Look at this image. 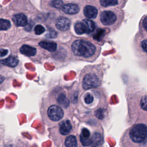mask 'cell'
<instances>
[{"instance_id": "23", "label": "cell", "mask_w": 147, "mask_h": 147, "mask_svg": "<svg viewBox=\"0 0 147 147\" xmlns=\"http://www.w3.org/2000/svg\"><path fill=\"white\" fill-rule=\"evenodd\" d=\"M84 101L85 102L86 104L87 105H90L91 104L93 101H94V97L93 96L90 94V93H87L85 95L84 98Z\"/></svg>"}, {"instance_id": "20", "label": "cell", "mask_w": 147, "mask_h": 147, "mask_svg": "<svg viewBox=\"0 0 147 147\" xmlns=\"http://www.w3.org/2000/svg\"><path fill=\"white\" fill-rule=\"evenodd\" d=\"M101 6L107 7L109 6H114L118 5V2L115 0H102L99 1Z\"/></svg>"}, {"instance_id": "1", "label": "cell", "mask_w": 147, "mask_h": 147, "mask_svg": "<svg viewBox=\"0 0 147 147\" xmlns=\"http://www.w3.org/2000/svg\"><path fill=\"white\" fill-rule=\"evenodd\" d=\"M71 49L75 56L83 59H91L98 53L95 44L83 39L74 41L71 44Z\"/></svg>"}, {"instance_id": "27", "label": "cell", "mask_w": 147, "mask_h": 147, "mask_svg": "<svg viewBox=\"0 0 147 147\" xmlns=\"http://www.w3.org/2000/svg\"><path fill=\"white\" fill-rule=\"evenodd\" d=\"M57 36V33L56 31L53 30H51L50 31L48 32V33L46 34V37L48 38H55L56 37V36Z\"/></svg>"}, {"instance_id": "26", "label": "cell", "mask_w": 147, "mask_h": 147, "mask_svg": "<svg viewBox=\"0 0 147 147\" xmlns=\"http://www.w3.org/2000/svg\"><path fill=\"white\" fill-rule=\"evenodd\" d=\"M140 47L142 51L147 53V38H145L141 41L140 43Z\"/></svg>"}, {"instance_id": "28", "label": "cell", "mask_w": 147, "mask_h": 147, "mask_svg": "<svg viewBox=\"0 0 147 147\" xmlns=\"http://www.w3.org/2000/svg\"><path fill=\"white\" fill-rule=\"evenodd\" d=\"M95 115L96 117L99 119H103L104 117V112L103 110L101 109H99L95 112Z\"/></svg>"}, {"instance_id": "25", "label": "cell", "mask_w": 147, "mask_h": 147, "mask_svg": "<svg viewBox=\"0 0 147 147\" xmlns=\"http://www.w3.org/2000/svg\"><path fill=\"white\" fill-rule=\"evenodd\" d=\"M63 1H53L51 2V5L56 8H61L63 6Z\"/></svg>"}, {"instance_id": "21", "label": "cell", "mask_w": 147, "mask_h": 147, "mask_svg": "<svg viewBox=\"0 0 147 147\" xmlns=\"http://www.w3.org/2000/svg\"><path fill=\"white\" fill-rule=\"evenodd\" d=\"M10 26L9 21L4 19H0V30H5L8 29Z\"/></svg>"}, {"instance_id": "7", "label": "cell", "mask_w": 147, "mask_h": 147, "mask_svg": "<svg viewBox=\"0 0 147 147\" xmlns=\"http://www.w3.org/2000/svg\"><path fill=\"white\" fill-rule=\"evenodd\" d=\"M61 10L63 13L67 14L74 15L78 14L79 12L80 7L76 3H69L63 5L61 7Z\"/></svg>"}, {"instance_id": "22", "label": "cell", "mask_w": 147, "mask_h": 147, "mask_svg": "<svg viewBox=\"0 0 147 147\" xmlns=\"http://www.w3.org/2000/svg\"><path fill=\"white\" fill-rule=\"evenodd\" d=\"M140 107L141 108L147 111V95L142 96L140 100Z\"/></svg>"}, {"instance_id": "4", "label": "cell", "mask_w": 147, "mask_h": 147, "mask_svg": "<svg viewBox=\"0 0 147 147\" xmlns=\"http://www.w3.org/2000/svg\"><path fill=\"white\" fill-rule=\"evenodd\" d=\"M99 20L103 25L110 26L117 22V16L112 10H103L99 15Z\"/></svg>"}, {"instance_id": "2", "label": "cell", "mask_w": 147, "mask_h": 147, "mask_svg": "<svg viewBox=\"0 0 147 147\" xmlns=\"http://www.w3.org/2000/svg\"><path fill=\"white\" fill-rule=\"evenodd\" d=\"M101 78L94 70L86 72L82 79V87L84 90H89L99 87L101 84Z\"/></svg>"}, {"instance_id": "15", "label": "cell", "mask_w": 147, "mask_h": 147, "mask_svg": "<svg viewBox=\"0 0 147 147\" xmlns=\"http://www.w3.org/2000/svg\"><path fill=\"white\" fill-rule=\"evenodd\" d=\"M39 45L49 52H54L57 48L56 43L52 41H41L39 42Z\"/></svg>"}, {"instance_id": "9", "label": "cell", "mask_w": 147, "mask_h": 147, "mask_svg": "<svg viewBox=\"0 0 147 147\" xmlns=\"http://www.w3.org/2000/svg\"><path fill=\"white\" fill-rule=\"evenodd\" d=\"M72 128L71 123L69 120L63 121L59 124V133L63 136L67 135L71 132Z\"/></svg>"}, {"instance_id": "13", "label": "cell", "mask_w": 147, "mask_h": 147, "mask_svg": "<svg viewBox=\"0 0 147 147\" xmlns=\"http://www.w3.org/2000/svg\"><path fill=\"white\" fill-rule=\"evenodd\" d=\"M20 52L27 56H34L36 53V49L31 46L28 45H23L20 48Z\"/></svg>"}, {"instance_id": "8", "label": "cell", "mask_w": 147, "mask_h": 147, "mask_svg": "<svg viewBox=\"0 0 147 147\" xmlns=\"http://www.w3.org/2000/svg\"><path fill=\"white\" fill-rule=\"evenodd\" d=\"M98 9L94 6L87 5L83 9V13L86 17L90 19L95 18L98 15Z\"/></svg>"}, {"instance_id": "12", "label": "cell", "mask_w": 147, "mask_h": 147, "mask_svg": "<svg viewBox=\"0 0 147 147\" xmlns=\"http://www.w3.org/2000/svg\"><path fill=\"white\" fill-rule=\"evenodd\" d=\"M74 30L75 33L79 35L87 33V29L83 20L77 21L74 24Z\"/></svg>"}, {"instance_id": "24", "label": "cell", "mask_w": 147, "mask_h": 147, "mask_svg": "<svg viewBox=\"0 0 147 147\" xmlns=\"http://www.w3.org/2000/svg\"><path fill=\"white\" fill-rule=\"evenodd\" d=\"M45 31L44 28L41 25H37L34 28V32L36 34H41Z\"/></svg>"}, {"instance_id": "14", "label": "cell", "mask_w": 147, "mask_h": 147, "mask_svg": "<svg viewBox=\"0 0 147 147\" xmlns=\"http://www.w3.org/2000/svg\"><path fill=\"white\" fill-rule=\"evenodd\" d=\"M0 63L3 65H5L9 67H14L17 65L18 63V60L16 57L10 56L6 59L1 60L0 61Z\"/></svg>"}, {"instance_id": "18", "label": "cell", "mask_w": 147, "mask_h": 147, "mask_svg": "<svg viewBox=\"0 0 147 147\" xmlns=\"http://www.w3.org/2000/svg\"><path fill=\"white\" fill-rule=\"evenodd\" d=\"M85 23L86 29H87V34H90L92 33L95 28V23L91 20L89 19H84L83 20Z\"/></svg>"}, {"instance_id": "30", "label": "cell", "mask_w": 147, "mask_h": 147, "mask_svg": "<svg viewBox=\"0 0 147 147\" xmlns=\"http://www.w3.org/2000/svg\"><path fill=\"white\" fill-rule=\"evenodd\" d=\"M8 53V51L5 49H0V57H3L6 55Z\"/></svg>"}, {"instance_id": "11", "label": "cell", "mask_w": 147, "mask_h": 147, "mask_svg": "<svg viewBox=\"0 0 147 147\" xmlns=\"http://www.w3.org/2000/svg\"><path fill=\"white\" fill-rule=\"evenodd\" d=\"M13 21L17 26H24L27 24V18L24 14H17L13 17Z\"/></svg>"}, {"instance_id": "31", "label": "cell", "mask_w": 147, "mask_h": 147, "mask_svg": "<svg viewBox=\"0 0 147 147\" xmlns=\"http://www.w3.org/2000/svg\"><path fill=\"white\" fill-rule=\"evenodd\" d=\"M4 79H5V78L0 75V84L2 83V82L4 80Z\"/></svg>"}, {"instance_id": "29", "label": "cell", "mask_w": 147, "mask_h": 147, "mask_svg": "<svg viewBox=\"0 0 147 147\" xmlns=\"http://www.w3.org/2000/svg\"><path fill=\"white\" fill-rule=\"evenodd\" d=\"M142 25L146 32H147V16H145L142 20Z\"/></svg>"}, {"instance_id": "10", "label": "cell", "mask_w": 147, "mask_h": 147, "mask_svg": "<svg viewBox=\"0 0 147 147\" xmlns=\"http://www.w3.org/2000/svg\"><path fill=\"white\" fill-rule=\"evenodd\" d=\"M80 140L84 146H88L91 145L90 132L87 128L82 129L80 135Z\"/></svg>"}, {"instance_id": "3", "label": "cell", "mask_w": 147, "mask_h": 147, "mask_svg": "<svg viewBox=\"0 0 147 147\" xmlns=\"http://www.w3.org/2000/svg\"><path fill=\"white\" fill-rule=\"evenodd\" d=\"M129 135L133 142L136 143L142 142L147 136V127L142 123L135 125L130 129Z\"/></svg>"}, {"instance_id": "5", "label": "cell", "mask_w": 147, "mask_h": 147, "mask_svg": "<svg viewBox=\"0 0 147 147\" xmlns=\"http://www.w3.org/2000/svg\"><path fill=\"white\" fill-rule=\"evenodd\" d=\"M49 118L53 122H57L61 119L64 116L63 110L61 107L56 105L51 106L47 111Z\"/></svg>"}, {"instance_id": "19", "label": "cell", "mask_w": 147, "mask_h": 147, "mask_svg": "<svg viewBox=\"0 0 147 147\" xmlns=\"http://www.w3.org/2000/svg\"><path fill=\"white\" fill-rule=\"evenodd\" d=\"M57 102L58 103L62 106L64 107H67L69 105V102L67 96L64 94H61L59 95L57 98Z\"/></svg>"}, {"instance_id": "6", "label": "cell", "mask_w": 147, "mask_h": 147, "mask_svg": "<svg viewBox=\"0 0 147 147\" xmlns=\"http://www.w3.org/2000/svg\"><path fill=\"white\" fill-rule=\"evenodd\" d=\"M71 21L68 18L65 17H59L56 21V28L61 31L68 30L71 26Z\"/></svg>"}, {"instance_id": "17", "label": "cell", "mask_w": 147, "mask_h": 147, "mask_svg": "<svg viewBox=\"0 0 147 147\" xmlns=\"http://www.w3.org/2000/svg\"><path fill=\"white\" fill-rule=\"evenodd\" d=\"M65 147H77L78 142L75 136L71 135L68 136L64 141Z\"/></svg>"}, {"instance_id": "16", "label": "cell", "mask_w": 147, "mask_h": 147, "mask_svg": "<svg viewBox=\"0 0 147 147\" xmlns=\"http://www.w3.org/2000/svg\"><path fill=\"white\" fill-rule=\"evenodd\" d=\"M103 142V137L99 133H95L91 138V145L92 147H98Z\"/></svg>"}]
</instances>
